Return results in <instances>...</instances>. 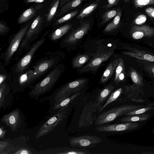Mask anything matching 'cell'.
Instances as JSON below:
<instances>
[{"instance_id": "obj_23", "label": "cell", "mask_w": 154, "mask_h": 154, "mask_svg": "<svg viewBox=\"0 0 154 154\" xmlns=\"http://www.w3.org/2000/svg\"><path fill=\"white\" fill-rule=\"evenodd\" d=\"M84 0H70L63 5L59 11L57 15L59 17L79 5Z\"/></svg>"}, {"instance_id": "obj_48", "label": "cell", "mask_w": 154, "mask_h": 154, "mask_svg": "<svg viewBox=\"0 0 154 154\" xmlns=\"http://www.w3.org/2000/svg\"><path fill=\"white\" fill-rule=\"evenodd\" d=\"M124 1L125 2L127 3L129 1V0H124Z\"/></svg>"}, {"instance_id": "obj_8", "label": "cell", "mask_w": 154, "mask_h": 154, "mask_svg": "<svg viewBox=\"0 0 154 154\" xmlns=\"http://www.w3.org/2000/svg\"><path fill=\"white\" fill-rule=\"evenodd\" d=\"M69 106L51 115V117L38 129L36 134L35 139L47 135L62 123L67 118L69 113Z\"/></svg>"}, {"instance_id": "obj_35", "label": "cell", "mask_w": 154, "mask_h": 154, "mask_svg": "<svg viewBox=\"0 0 154 154\" xmlns=\"http://www.w3.org/2000/svg\"><path fill=\"white\" fill-rule=\"evenodd\" d=\"M154 109V107L152 106H149L144 108L142 107L128 112L124 114V116H128L141 114Z\"/></svg>"}, {"instance_id": "obj_29", "label": "cell", "mask_w": 154, "mask_h": 154, "mask_svg": "<svg viewBox=\"0 0 154 154\" xmlns=\"http://www.w3.org/2000/svg\"><path fill=\"white\" fill-rule=\"evenodd\" d=\"M98 5L97 3H93L89 5L82 10L77 16V18L81 19L88 16L95 10Z\"/></svg>"}, {"instance_id": "obj_2", "label": "cell", "mask_w": 154, "mask_h": 154, "mask_svg": "<svg viewBox=\"0 0 154 154\" xmlns=\"http://www.w3.org/2000/svg\"><path fill=\"white\" fill-rule=\"evenodd\" d=\"M64 65L59 63L51 70L43 79L30 87L29 93L31 98L37 100L41 96L50 91L54 88L64 71Z\"/></svg>"}, {"instance_id": "obj_6", "label": "cell", "mask_w": 154, "mask_h": 154, "mask_svg": "<svg viewBox=\"0 0 154 154\" xmlns=\"http://www.w3.org/2000/svg\"><path fill=\"white\" fill-rule=\"evenodd\" d=\"M43 22L42 17L40 15L33 21L16 52L17 55L19 56L24 51H27L29 49L31 44L37 38L41 31Z\"/></svg>"}, {"instance_id": "obj_10", "label": "cell", "mask_w": 154, "mask_h": 154, "mask_svg": "<svg viewBox=\"0 0 154 154\" xmlns=\"http://www.w3.org/2000/svg\"><path fill=\"white\" fill-rule=\"evenodd\" d=\"M69 141L72 147L85 148L94 147L101 143L102 140L98 136L85 135L71 138Z\"/></svg>"}, {"instance_id": "obj_14", "label": "cell", "mask_w": 154, "mask_h": 154, "mask_svg": "<svg viewBox=\"0 0 154 154\" xmlns=\"http://www.w3.org/2000/svg\"><path fill=\"white\" fill-rule=\"evenodd\" d=\"M21 115L20 109L17 108L3 116L1 121L10 127L13 131H17L21 125Z\"/></svg>"}, {"instance_id": "obj_41", "label": "cell", "mask_w": 154, "mask_h": 154, "mask_svg": "<svg viewBox=\"0 0 154 154\" xmlns=\"http://www.w3.org/2000/svg\"><path fill=\"white\" fill-rule=\"evenodd\" d=\"M119 0H108V3L106 5L105 8H109L117 4Z\"/></svg>"}, {"instance_id": "obj_33", "label": "cell", "mask_w": 154, "mask_h": 154, "mask_svg": "<svg viewBox=\"0 0 154 154\" xmlns=\"http://www.w3.org/2000/svg\"><path fill=\"white\" fill-rule=\"evenodd\" d=\"M78 12V10H75L66 14L57 20L55 25H59L71 19L77 15Z\"/></svg>"}, {"instance_id": "obj_22", "label": "cell", "mask_w": 154, "mask_h": 154, "mask_svg": "<svg viewBox=\"0 0 154 154\" xmlns=\"http://www.w3.org/2000/svg\"><path fill=\"white\" fill-rule=\"evenodd\" d=\"M55 154H89L91 152L83 148L63 147L57 149Z\"/></svg>"}, {"instance_id": "obj_31", "label": "cell", "mask_w": 154, "mask_h": 154, "mask_svg": "<svg viewBox=\"0 0 154 154\" xmlns=\"http://www.w3.org/2000/svg\"><path fill=\"white\" fill-rule=\"evenodd\" d=\"M89 57L86 54L80 55L76 56L72 60L73 67L74 68L81 67L88 61Z\"/></svg>"}, {"instance_id": "obj_17", "label": "cell", "mask_w": 154, "mask_h": 154, "mask_svg": "<svg viewBox=\"0 0 154 154\" xmlns=\"http://www.w3.org/2000/svg\"><path fill=\"white\" fill-rule=\"evenodd\" d=\"M114 88L113 85L110 84L100 92L93 103L96 111H98L101 108L104 104L103 103L107 100Z\"/></svg>"}, {"instance_id": "obj_37", "label": "cell", "mask_w": 154, "mask_h": 154, "mask_svg": "<svg viewBox=\"0 0 154 154\" xmlns=\"http://www.w3.org/2000/svg\"><path fill=\"white\" fill-rule=\"evenodd\" d=\"M140 62L142 63L145 70L154 78V64L149 63L148 62L144 61Z\"/></svg>"}, {"instance_id": "obj_3", "label": "cell", "mask_w": 154, "mask_h": 154, "mask_svg": "<svg viewBox=\"0 0 154 154\" xmlns=\"http://www.w3.org/2000/svg\"><path fill=\"white\" fill-rule=\"evenodd\" d=\"M87 80L80 79L66 84L56 89L50 95L40 101L48 100L50 104L58 102L78 92L85 86Z\"/></svg>"}, {"instance_id": "obj_26", "label": "cell", "mask_w": 154, "mask_h": 154, "mask_svg": "<svg viewBox=\"0 0 154 154\" xmlns=\"http://www.w3.org/2000/svg\"><path fill=\"white\" fill-rule=\"evenodd\" d=\"M122 91V88H120L113 92L110 95L106 102L98 111V112H100L102 111L108 105L117 100L121 94Z\"/></svg>"}, {"instance_id": "obj_16", "label": "cell", "mask_w": 154, "mask_h": 154, "mask_svg": "<svg viewBox=\"0 0 154 154\" xmlns=\"http://www.w3.org/2000/svg\"><path fill=\"white\" fill-rule=\"evenodd\" d=\"M80 94L78 92L57 103L51 104L49 111L51 116L68 106Z\"/></svg>"}, {"instance_id": "obj_11", "label": "cell", "mask_w": 154, "mask_h": 154, "mask_svg": "<svg viewBox=\"0 0 154 154\" xmlns=\"http://www.w3.org/2000/svg\"><path fill=\"white\" fill-rule=\"evenodd\" d=\"M139 123L127 122L122 123L103 125L98 126L96 130L102 132H118L127 131L135 129L138 127Z\"/></svg>"}, {"instance_id": "obj_45", "label": "cell", "mask_w": 154, "mask_h": 154, "mask_svg": "<svg viewBox=\"0 0 154 154\" xmlns=\"http://www.w3.org/2000/svg\"><path fill=\"white\" fill-rule=\"evenodd\" d=\"M124 73L125 72H123L120 74L119 76L118 79L116 83V84L119 83L120 82L124 79L125 77Z\"/></svg>"}, {"instance_id": "obj_39", "label": "cell", "mask_w": 154, "mask_h": 154, "mask_svg": "<svg viewBox=\"0 0 154 154\" xmlns=\"http://www.w3.org/2000/svg\"><path fill=\"white\" fill-rule=\"evenodd\" d=\"M10 31V28L5 24L0 22V35L3 36L6 35Z\"/></svg>"}, {"instance_id": "obj_25", "label": "cell", "mask_w": 154, "mask_h": 154, "mask_svg": "<svg viewBox=\"0 0 154 154\" xmlns=\"http://www.w3.org/2000/svg\"><path fill=\"white\" fill-rule=\"evenodd\" d=\"M122 14V11L121 9H118L117 14L112 21L106 26L104 30V32H109L116 29L120 23Z\"/></svg>"}, {"instance_id": "obj_28", "label": "cell", "mask_w": 154, "mask_h": 154, "mask_svg": "<svg viewBox=\"0 0 154 154\" xmlns=\"http://www.w3.org/2000/svg\"><path fill=\"white\" fill-rule=\"evenodd\" d=\"M10 142L7 141L0 142V154H13L16 149Z\"/></svg>"}, {"instance_id": "obj_42", "label": "cell", "mask_w": 154, "mask_h": 154, "mask_svg": "<svg viewBox=\"0 0 154 154\" xmlns=\"http://www.w3.org/2000/svg\"><path fill=\"white\" fill-rule=\"evenodd\" d=\"M146 13L150 17L154 18V8L148 7L145 10Z\"/></svg>"}, {"instance_id": "obj_32", "label": "cell", "mask_w": 154, "mask_h": 154, "mask_svg": "<svg viewBox=\"0 0 154 154\" xmlns=\"http://www.w3.org/2000/svg\"><path fill=\"white\" fill-rule=\"evenodd\" d=\"M118 9L109 10L103 15L101 24L103 25L106 23L113 18L117 14Z\"/></svg>"}, {"instance_id": "obj_24", "label": "cell", "mask_w": 154, "mask_h": 154, "mask_svg": "<svg viewBox=\"0 0 154 154\" xmlns=\"http://www.w3.org/2000/svg\"><path fill=\"white\" fill-rule=\"evenodd\" d=\"M150 117V115L149 114L128 116H127L122 118L120 120L123 122H135L147 120Z\"/></svg>"}, {"instance_id": "obj_13", "label": "cell", "mask_w": 154, "mask_h": 154, "mask_svg": "<svg viewBox=\"0 0 154 154\" xmlns=\"http://www.w3.org/2000/svg\"><path fill=\"white\" fill-rule=\"evenodd\" d=\"M113 50H110L98 54L87 64L81 69L80 72L84 73L95 70L103 62L108 60L113 54Z\"/></svg>"}, {"instance_id": "obj_40", "label": "cell", "mask_w": 154, "mask_h": 154, "mask_svg": "<svg viewBox=\"0 0 154 154\" xmlns=\"http://www.w3.org/2000/svg\"><path fill=\"white\" fill-rule=\"evenodd\" d=\"M33 153L29 149L24 148H20L16 149L13 153V154H31Z\"/></svg>"}, {"instance_id": "obj_7", "label": "cell", "mask_w": 154, "mask_h": 154, "mask_svg": "<svg viewBox=\"0 0 154 154\" xmlns=\"http://www.w3.org/2000/svg\"><path fill=\"white\" fill-rule=\"evenodd\" d=\"M48 33L47 32L45 33L40 38L31 45L27 53L14 65L12 71L14 77L18 75L27 70L34 54L45 42Z\"/></svg>"}, {"instance_id": "obj_18", "label": "cell", "mask_w": 154, "mask_h": 154, "mask_svg": "<svg viewBox=\"0 0 154 154\" xmlns=\"http://www.w3.org/2000/svg\"><path fill=\"white\" fill-rule=\"evenodd\" d=\"M130 51H125L123 54L143 61L154 63V55L135 48H128Z\"/></svg>"}, {"instance_id": "obj_1", "label": "cell", "mask_w": 154, "mask_h": 154, "mask_svg": "<svg viewBox=\"0 0 154 154\" xmlns=\"http://www.w3.org/2000/svg\"><path fill=\"white\" fill-rule=\"evenodd\" d=\"M46 55V56L36 62L31 69L25 72L26 75L25 89L31 86L44 74L59 64L63 58L60 52H48Z\"/></svg>"}, {"instance_id": "obj_30", "label": "cell", "mask_w": 154, "mask_h": 154, "mask_svg": "<svg viewBox=\"0 0 154 154\" xmlns=\"http://www.w3.org/2000/svg\"><path fill=\"white\" fill-rule=\"evenodd\" d=\"M60 0H54L52 3L48 14L46 15L47 21L49 22L54 17L60 4Z\"/></svg>"}, {"instance_id": "obj_38", "label": "cell", "mask_w": 154, "mask_h": 154, "mask_svg": "<svg viewBox=\"0 0 154 154\" xmlns=\"http://www.w3.org/2000/svg\"><path fill=\"white\" fill-rule=\"evenodd\" d=\"M147 18L146 15L141 14L138 15L134 20V22L137 25H141L144 23L146 21Z\"/></svg>"}, {"instance_id": "obj_47", "label": "cell", "mask_w": 154, "mask_h": 154, "mask_svg": "<svg viewBox=\"0 0 154 154\" xmlns=\"http://www.w3.org/2000/svg\"><path fill=\"white\" fill-rule=\"evenodd\" d=\"M70 0H60V7L63 6L66 3L69 1Z\"/></svg>"}, {"instance_id": "obj_43", "label": "cell", "mask_w": 154, "mask_h": 154, "mask_svg": "<svg viewBox=\"0 0 154 154\" xmlns=\"http://www.w3.org/2000/svg\"><path fill=\"white\" fill-rule=\"evenodd\" d=\"M10 76H8L7 75L1 72L0 75V84L3 83L4 82L11 79Z\"/></svg>"}, {"instance_id": "obj_19", "label": "cell", "mask_w": 154, "mask_h": 154, "mask_svg": "<svg viewBox=\"0 0 154 154\" xmlns=\"http://www.w3.org/2000/svg\"><path fill=\"white\" fill-rule=\"evenodd\" d=\"M43 6L42 5H37L27 9L20 16L18 20V23L21 24L27 21L34 17L38 11Z\"/></svg>"}, {"instance_id": "obj_46", "label": "cell", "mask_w": 154, "mask_h": 154, "mask_svg": "<svg viewBox=\"0 0 154 154\" xmlns=\"http://www.w3.org/2000/svg\"><path fill=\"white\" fill-rule=\"evenodd\" d=\"M45 0H26L27 3L35 2L38 3H42L44 2Z\"/></svg>"}, {"instance_id": "obj_20", "label": "cell", "mask_w": 154, "mask_h": 154, "mask_svg": "<svg viewBox=\"0 0 154 154\" xmlns=\"http://www.w3.org/2000/svg\"><path fill=\"white\" fill-rule=\"evenodd\" d=\"M72 26V24L68 23L56 29L50 35V40L54 42L57 41L67 33Z\"/></svg>"}, {"instance_id": "obj_44", "label": "cell", "mask_w": 154, "mask_h": 154, "mask_svg": "<svg viewBox=\"0 0 154 154\" xmlns=\"http://www.w3.org/2000/svg\"><path fill=\"white\" fill-rule=\"evenodd\" d=\"M6 133V131L4 127L1 126L0 127V138L1 139L4 138Z\"/></svg>"}, {"instance_id": "obj_15", "label": "cell", "mask_w": 154, "mask_h": 154, "mask_svg": "<svg viewBox=\"0 0 154 154\" xmlns=\"http://www.w3.org/2000/svg\"><path fill=\"white\" fill-rule=\"evenodd\" d=\"M131 35L134 39H139L143 37H151L154 35V27L147 25L132 26L130 30Z\"/></svg>"}, {"instance_id": "obj_9", "label": "cell", "mask_w": 154, "mask_h": 154, "mask_svg": "<svg viewBox=\"0 0 154 154\" xmlns=\"http://www.w3.org/2000/svg\"><path fill=\"white\" fill-rule=\"evenodd\" d=\"M90 28L89 21H82L80 26L72 31L60 42L62 47H66L75 44L88 32Z\"/></svg>"}, {"instance_id": "obj_27", "label": "cell", "mask_w": 154, "mask_h": 154, "mask_svg": "<svg viewBox=\"0 0 154 154\" xmlns=\"http://www.w3.org/2000/svg\"><path fill=\"white\" fill-rule=\"evenodd\" d=\"M128 74L134 85L140 87L144 86L142 78L137 71L131 68L130 69Z\"/></svg>"}, {"instance_id": "obj_12", "label": "cell", "mask_w": 154, "mask_h": 154, "mask_svg": "<svg viewBox=\"0 0 154 154\" xmlns=\"http://www.w3.org/2000/svg\"><path fill=\"white\" fill-rule=\"evenodd\" d=\"M10 81L8 80L0 84V109L3 111L11 106L13 101Z\"/></svg>"}, {"instance_id": "obj_36", "label": "cell", "mask_w": 154, "mask_h": 154, "mask_svg": "<svg viewBox=\"0 0 154 154\" xmlns=\"http://www.w3.org/2000/svg\"><path fill=\"white\" fill-rule=\"evenodd\" d=\"M134 3L135 8H141L146 5H154V0H134Z\"/></svg>"}, {"instance_id": "obj_21", "label": "cell", "mask_w": 154, "mask_h": 154, "mask_svg": "<svg viewBox=\"0 0 154 154\" xmlns=\"http://www.w3.org/2000/svg\"><path fill=\"white\" fill-rule=\"evenodd\" d=\"M120 58H116L109 64L101 77L100 81L102 83L106 82L111 77L119 61Z\"/></svg>"}, {"instance_id": "obj_34", "label": "cell", "mask_w": 154, "mask_h": 154, "mask_svg": "<svg viewBox=\"0 0 154 154\" xmlns=\"http://www.w3.org/2000/svg\"><path fill=\"white\" fill-rule=\"evenodd\" d=\"M125 68L124 63L122 58H120L119 61L115 69V76L114 82L116 83L117 81L119 76L120 74L125 72Z\"/></svg>"}, {"instance_id": "obj_5", "label": "cell", "mask_w": 154, "mask_h": 154, "mask_svg": "<svg viewBox=\"0 0 154 154\" xmlns=\"http://www.w3.org/2000/svg\"><path fill=\"white\" fill-rule=\"evenodd\" d=\"M31 24L30 22L27 23L12 36L7 49L1 56L4 66H8L10 63L14 55L17 52Z\"/></svg>"}, {"instance_id": "obj_4", "label": "cell", "mask_w": 154, "mask_h": 154, "mask_svg": "<svg viewBox=\"0 0 154 154\" xmlns=\"http://www.w3.org/2000/svg\"><path fill=\"white\" fill-rule=\"evenodd\" d=\"M140 105L125 104L114 107L100 114L95 119L94 124L99 126L110 122L126 113L143 107Z\"/></svg>"}]
</instances>
